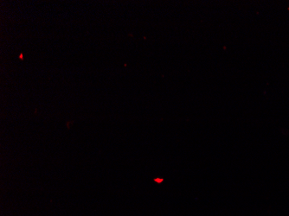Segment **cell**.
Returning <instances> with one entry per match:
<instances>
[{"label": "cell", "mask_w": 289, "mask_h": 216, "mask_svg": "<svg viewBox=\"0 0 289 216\" xmlns=\"http://www.w3.org/2000/svg\"><path fill=\"white\" fill-rule=\"evenodd\" d=\"M163 179H159V178H158V179H155V182H158V183H159V184H160V183H161V182H162Z\"/></svg>", "instance_id": "cell-1"}]
</instances>
